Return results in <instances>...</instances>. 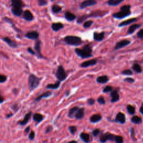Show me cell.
<instances>
[{"mask_svg": "<svg viewBox=\"0 0 143 143\" xmlns=\"http://www.w3.org/2000/svg\"><path fill=\"white\" fill-rule=\"evenodd\" d=\"M11 11L15 16L20 17L23 14V7L24 5L22 0H11Z\"/></svg>", "mask_w": 143, "mask_h": 143, "instance_id": "cell-1", "label": "cell"}, {"mask_svg": "<svg viewBox=\"0 0 143 143\" xmlns=\"http://www.w3.org/2000/svg\"><path fill=\"white\" fill-rule=\"evenodd\" d=\"M75 52L77 55L83 59L90 58L92 56V49L88 45H86L83 47L82 49L76 48Z\"/></svg>", "mask_w": 143, "mask_h": 143, "instance_id": "cell-2", "label": "cell"}, {"mask_svg": "<svg viewBox=\"0 0 143 143\" xmlns=\"http://www.w3.org/2000/svg\"><path fill=\"white\" fill-rule=\"evenodd\" d=\"M40 78L36 76L34 74H30L28 78V84L30 90L31 91L37 88L40 84Z\"/></svg>", "mask_w": 143, "mask_h": 143, "instance_id": "cell-3", "label": "cell"}, {"mask_svg": "<svg viewBox=\"0 0 143 143\" xmlns=\"http://www.w3.org/2000/svg\"><path fill=\"white\" fill-rule=\"evenodd\" d=\"M64 40L68 45L73 46H78L82 43L81 39L76 36H67L64 38Z\"/></svg>", "mask_w": 143, "mask_h": 143, "instance_id": "cell-4", "label": "cell"}, {"mask_svg": "<svg viewBox=\"0 0 143 143\" xmlns=\"http://www.w3.org/2000/svg\"><path fill=\"white\" fill-rule=\"evenodd\" d=\"M107 13H108L107 12H106H106H104V11H95L89 15H83V16L79 17L78 19V20H77V23H81L83 21L86 20L88 17L103 16Z\"/></svg>", "mask_w": 143, "mask_h": 143, "instance_id": "cell-5", "label": "cell"}, {"mask_svg": "<svg viewBox=\"0 0 143 143\" xmlns=\"http://www.w3.org/2000/svg\"><path fill=\"white\" fill-rule=\"evenodd\" d=\"M55 76L59 81L60 82L63 81V80L66 79L67 77V74L62 65H59L58 67V69L56 72Z\"/></svg>", "mask_w": 143, "mask_h": 143, "instance_id": "cell-6", "label": "cell"}, {"mask_svg": "<svg viewBox=\"0 0 143 143\" xmlns=\"http://www.w3.org/2000/svg\"><path fill=\"white\" fill-rule=\"evenodd\" d=\"M115 137V135L109 133L102 134L100 136V141L102 143H105L108 140L114 141Z\"/></svg>", "mask_w": 143, "mask_h": 143, "instance_id": "cell-7", "label": "cell"}, {"mask_svg": "<svg viewBox=\"0 0 143 143\" xmlns=\"http://www.w3.org/2000/svg\"><path fill=\"white\" fill-rule=\"evenodd\" d=\"M131 14L130 11H120L118 13H114L112 14V16L115 19H122L124 18L129 16Z\"/></svg>", "mask_w": 143, "mask_h": 143, "instance_id": "cell-8", "label": "cell"}, {"mask_svg": "<svg viewBox=\"0 0 143 143\" xmlns=\"http://www.w3.org/2000/svg\"><path fill=\"white\" fill-rule=\"evenodd\" d=\"M25 37L31 40H37L39 37V34L37 31H31L27 32Z\"/></svg>", "mask_w": 143, "mask_h": 143, "instance_id": "cell-9", "label": "cell"}, {"mask_svg": "<svg viewBox=\"0 0 143 143\" xmlns=\"http://www.w3.org/2000/svg\"><path fill=\"white\" fill-rule=\"evenodd\" d=\"M97 4L96 0H86L83 1L80 4V8H85L86 7H88L89 6H92Z\"/></svg>", "mask_w": 143, "mask_h": 143, "instance_id": "cell-10", "label": "cell"}, {"mask_svg": "<svg viewBox=\"0 0 143 143\" xmlns=\"http://www.w3.org/2000/svg\"><path fill=\"white\" fill-rule=\"evenodd\" d=\"M115 122L117 123H120L121 124H124L126 122V117H125V115L121 112H118V114L116 115L115 119L114 120Z\"/></svg>", "mask_w": 143, "mask_h": 143, "instance_id": "cell-11", "label": "cell"}, {"mask_svg": "<svg viewBox=\"0 0 143 143\" xmlns=\"http://www.w3.org/2000/svg\"><path fill=\"white\" fill-rule=\"evenodd\" d=\"M23 19L27 21H31L34 19V16L31 11L29 10H26L23 12L22 14Z\"/></svg>", "mask_w": 143, "mask_h": 143, "instance_id": "cell-12", "label": "cell"}, {"mask_svg": "<svg viewBox=\"0 0 143 143\" xmlns=\"http://www.w3.org/2000/svg\"><path fill=\"white\" fill-rule=\"evenodd\" d=\"M130 44V41L128 40H123L120 41H118L117 44H116L115 47V50H118L124 47L125 46H126L128 45H129Z\"/></svg>", "mask_w": 143, "mask_h": 143, "instance_id": "cell-13", "label": "cell"}, {"mask_svg": "<svg viewBox=\"0 0 143 143\" xmlns=\"http://www.w3.org/2000/svg\"><path fill=\"white\" fill-rule=\"evenodd\" d=\"M40 40H37L35 44L34 49L35 50V53L36 55H37L39 58H44L42 54L41 53V47H40Z\"/></svg>", "mask_w": 143, "mask_h": 143, "instance_id": "cell-14", "label": "cell"}, {"mask_svg": "<svg viewBox=\"0 0 143 143\" xmlns=\"http://www.w3.org/2000/svg\"><path fill=\"white\" fill-rule=\"evenodd\" d=\"M97 63V59H92V60H89L83 62L82 63L80 64V67L83 68H87L92 65H94L96 64Z\"/></svg>", "mask_w": 143, "mask_h": 143, "instance_id": "cell-15", "label": "cell"}, {"mask_svg": "<svg viewBox=\"0 0 143 143\" xmlns=\"http://www.w3.org/2000/svg\"><path fill=\"white\" fill-rule=\"evenodd\" d=\"M31 115H32L31 112H29V113H28V114H26L23 120L18 122V124H20V125H21V126H24V125H26L28 123L31 117Z\"/></svg>", "mask_w": 143, "mask_h": 143, "instance_id": "cell-16", "label": "cell"}, {"mask_svg": "<svg viewBox=\"0 0 143 143\" xmlns=\"http://www.w3.org/2000/svg\"><path fill=\"white\" fill-rule=\"evenodd\" d=\"M2 40H4L5 42L9 46L11 47H13V48H16L17 47V43L14 41V40H11L10 38L8 37H5L2 39Z\"/></svg>", "mask_w": 143, "mask_h": 143, "instance_id": "cell-17", "label": "cell"}, {"mask_svg": "<svg viewBox=\"0 0 143 143\" xmlns=\"http://www.w3.org/2000/svg\"><path fill=\"white\" fill-rule=\"evenodd\" d=\"M110 96L111 97V102L115 103L117 102V101L120 99V96L117 91H112L111 92V94H110Z\"/></svg>", "mask_w": 143, "mask_h": 143, "instance_id": "cell-18", "label": "cell"}, {"mask_svg": "<svg viewBox=\"0 0 143 143\" xmlns=\"http://www.w3.org/2000/svg\"><path fill=\"white\" fill-rule=\"evenodd\" d=\"M105 37V33L103 32H94L93 34V39L95 41H102Z\"/></svg>", "mask_w": 143, "mask_h": 143, "instance_id": "cell-19", "label": "cell"}, {"mask_svg": "<svg viewBox=\"0 0 143 143\" xmlns=\"http://www.w3.org/2000/svg\"><path fill=\"white\" fill-rule=\"evenodd\" d=\"M52 94V92L46 91L45 92H44V93L41 94L39 95V96L37 97V98H35V100L36 102H39V101H40L41 100H42L43 98H47L51 96Z\"/></svg>", "mask_w": 143, "mask_h": 143, "instance_id": "cell-20", "label": "cell"}, {"mask_svg": "<svg viewBox=\"0 0 143 143\" xmlns=\"http://www.w3.org/2000/svg\"><path fill=\"white\" fill-rule=\"evenodd\" d=\"M85 116V109L84 108H79L78 110V111H77L76 113L75 116H74V117L76 118L77 119H80L82 118Z\"/></svg>", "mask_w": 143, "mask_h": 143, "instance_id": "cell-21", "label": "cell"}, {"mask_svg": "<svg viewBox=\"0 0 143 143\" xmlns=\"http://www.w3.org/2000/svg\"><path fill=\"white\" fill-rule=\"evenodd\" d=\"M63 28H64L63 24H62V23L61 22L53 23L52 25V28L53 29V30L54 31H58Z\"/></svg>", "mask_w": 143, "mask_h": 143, "instance_id": "cell-22", "label": "cell"}, {"mask_svg": "<svg viewBox=\"0 0 143 143\" xmlns=\"http://www.w3.org/2000/svg\"><path fill=\"white\" fill-rule=\"evenodd\" d=\"M64 16L66 20L69 21H72L76 19V16L75 15L71 13L69 11L65 12V13L64 14Z\"/></svg>", "mask_w": 143, "mask_h": 143, "instance_id": "cell-23", "label": "cell"}, {"mask_svg": "<svg viewBox=\"0 0 143 143\" xmlns=\"http://www.w3.org/2000/svg\"><path fill=\"white\" fill-rule=\"evenodd\" d=\"M80 138L85 143H88L90 141V136L88 134L85 133H82L80 134Z\"/></svg>", "mask_w": 143, "mask_h": 143, "instance_id": "cell-24", "label": "cell"}, {"mask_svg": "<svg viewBox=\"0 0 143 143\" xmlns=\"http://www.w3.org/2000/svg\"><path fill=\"white\" fill-rule=\"evenodd\" d=\"M102 120V116L99 114H95L92 115L90 117V121L92 123H96Z\"/></svg>", "mask_w": 143, "mask_h": 143, "instance_id": "cell-25", "label": "cell"}, {"mask_svg": "<svg viewBox=\"0 0 143 143\" xmlns=\"http://www.w3.org/2000/svg\"><path fill=\"white\" fill-rule=\"evenodd\" d=\"M137 21V19L136 18H133V19H128L127 20H125L124 21L121 22L120 24L118 25L119 27H123L125 26H126L127 25H129L130 23H132L134 22H135Z\"/></svg>", "mask_w": 143, "mask_h": 143, "instance_id": "cell-26", "label": "cell"}, {"mask_svg": "<svg viewBox=\"0 0 143 143\" xmlns=\"http://www.w3.org/2000/svg\"><path fill=\"white\" fill-rule=\"evenodd\" d=\"M96 80L98 83L104 84V83H106L109 81V78L107 76H102L98 77L97 78Z\"/></svg>", "mask_w": 143, "mask_h": 143, "instance_id": "cell-27", "label": "cell"}, {"mask_svg": "<svg viewBox=\"0 0 143 143\" xmlns=\"http://www.w3.org/2000/svg\"><path fill=\"white\" fill-rule=\"evenodd\" d=\"M44 118L43 115L38 114V113H36L33 115V120L37 123H40L43 120Z\"/></svg>", "mask_w": 143, "mask_h": 143, "instance_id": "cell-28", "label": "cell"}, {"mask_svg": "<svg viewBox=\"0 0 143 143\" xmlns=\"http://www.w3.org/2000/svg\"><path fill=\"white\" fill-rule=\"evenodd\" d=\"M78 109H79V107H77V106L72 107V108L70 109L69 110V112H68V117L70 118L74 117V116H75L76 113L77 112V111H78Z\"/></svg>", "mask_w": 143, "mask_h": 143, "instance_id": "cell-29", "label": "cell"}, {"mask_svg": "<svg viewBox=\"0 0 143 143\" xmlns=\"http://www.w3.org/2000/svg\"><path fill=\"white\" fill-rule=\"evenodd\" d=\"M141 26V24H134L132 26H130V28H129V30H128L127 31V34H132L137 29L140 28Z\"/></svg>", "mask_w": 143, "mask_h": 143, "instance_id": "cell-30", "label": "cell"}, {"mask_svg": "<svg viewBox=\"0 0 143 143\" xmlns=\"http://www.w3.org/2000/svg\"><path fill=\"white\" fill-rule=\"evenodd\" d=\"M125 0H109L107 2V4L109 6H116L118 5L124 1Z\"/></svg>", "mask_w": 143, "mask_h": 143, "instance_id": "cell-31", "label": "cell"}, {"mask_svg": "<svg viewBox=\"0 0 143 143\" xmlns=\"http://www.w3.org/2000/svg\"><path fill=\"white\" fill-rule=\"evenodd\" d=\"M61 82L60 81H59L58 80L57 82L56 83H55L54 84H49L47 85L46 86V88H48V89H58L59 86L61 85Z\"/></svg>", "mask_w": 143, "mask_h": 143, "instance_id": "cell-32", "label": "cell"}, {"mask_svg": "<svg viewBox=\"0 0 143 143\" xmlns=\"http://www.w3.org/2000/svg\"><path fill=\"white\" fill-rule=\"evenodd\" d=\"M131 121L135 124H139L141 123V118L138 116H134L131 119Z\"/></svg>", "mask_w": 143, "mask_h": 143, "instance_id": "cell-33", "label": "cell"}, {"mask_svg": "<svg viewBox=\"0 0 143 143\" xmlns=\"http://www.w3.org/2000/svg\"><path fill=\"white\" fill-rule=\"evenodd\" d=\"M52 10L53 13L57 14V13H60V12L62 10V7L59 6H58V5H54L52 6Z\"/></svg>", "mask_w": 143, "mask_h": 143, "instance_id": "cell-34", "label": "cell"}, {"mask_svg": "<svg viewBox=\"0 0 143 143\" xmlns=\"http://www.w3.org/2000/svg\"><path fill=\"white\" fill-rule=\"evenodd\" d=\"M133 69L134 71L136 72L137 73H140L142 72L141 67H140V65L138 64H134L133 66Z\"/></svg>", "mask_w": 143, "mask_h": 143, "instance_id": "cell-35", "label": "cell"}, {"mask_svg": "<svg viewBox=\"0 0 143 143\" xmlns=\"http://www.w3.org/2000/svg\"><path fill=\"white\" fill-rule=\"evenodd\" d=\"M127 110L128 112L131 115H134L135 113V107L132 105H128L127 106Z\"/></svg>", "mask_w": 143, "mask_h": 143, "instance_id": "cell-36", "label": "cell"}, {"mask_svg": "<svg viewBox=\"0 0 143 143\" xmlns=\"http://www.w3.org/2000/svg\"><path fill=\"white\" fill-rule=\"evenodd\" d=\"M114 141L116 142V143H123L124 139L123 138V137H121V136L115 135Z\"/></svg>", "mask_w": 143, "mask_h": 143, "instance_id": "cell-37", "label": "cell"}, {"mask_svg": "<svg viewBox=\"0 0 143 143\" xmlns=\"http://www.w3.org/2000/svg\"><path fill=\"white\" fill-rule=\"evenodd\" d=\"M93 21L92 20H88L86 21L84 23H83V27L85 28H88L90 27L92 24H93Z\"/></svg>", "mask_w": 143, "mask_h": 143, "instance_id": "cell-38", "label": "cell"}, {"mask_svg": "<svg viewBox=\"0 0 143 143\" xmlns=\"http://www.w3.org/2000/svg\"><path fill=\"white\" fill-rule=\"evenodd\" d=\"M113 90L112 87L110 86H107L103 88V93H108L110 92H112Z\"/></svg>", "mask_w": 143, "mask_h": 143, "instance_id": "cell-39", "label": "cell"}, {"mask_svg": "<svg viewBox=\"0 0 143 143\" xmlns=\"http://www.w3.org/2000/svg\"><path fill=\"white\" fill-rule=\"evenodd\" d=\"M77 127L76 126H70L69 127V130L70 133L72 134V135H74V134H75L77 132Z\"/></svg>", "mask_w": 143, "mask_h": 143, "instance_id": "cell-40", "label": "cell"}, {"mask_svg": "<svg viewBox=\"0 0 143 143\" xmlns=\"http://www.w3.org/2000/svg\"><path fill=\"white\" fill-rule=\"evenodd\" d=\"M131 6L129 5H124L120 8V11H130Z\"/></svg>", "mask_w": 143, "mask_h": 143, "instance_id": "cell-41", "label": "cell"}, {"mask_svg": "<svg viewBox=\"0 0 143 143\" xmlns=\"http://www.w3.org/2000/svg\"><path fill=\"white\" fill-rule=\"evenodd\" d=\"M122 74L126 76H131L133 74V72L130 69H126L122 72Z\"/></svg>", "mask_w": 143, "mask_h": 143, "instance_id": "cell-42", "label": "cell"}, {"mask_svg": "<svg viewBox=\"0 0 143 143\" xmlns=\"http://www.w3.org/2000/svg\"><path fill=\"white\" fill-rule=\"evenodd\" d=\"M97 101L98 103L101 104V105H105V104L106 103V101H105V99H104L103 97H102V96H100L98 97L97 99Z\"/></svg>", "mask_w": 143, "mask_h": 143, "instance_id": "cell-43", "label": "cell"}, {"mask_svg": "<svg viewBox=\"0 0 143 143\" xmlns=\"http://www.w3.org/2000/svg\"><path fill=\"white\" fill-rule=\"evenodd\" d=\"M7 80V77L2 74H0V83H4Z\"/></svg>", "mask_w": 143, "mask_h": 143, "instance_id": "cell-44", "label": "cell"}, {"mask_svg": "<svg viewBox=\"0 0 143 143\" xmlns=\"http://www.w3.org/2000/svg\"><path fill=\"white\" fill-rule=\"evenodd\" d=\"M101 133V132L100 129H96L93 130V132H92V135H93L94 136H97L98 135H100Z\"/></svg>", "mask_w": 143, "mask_h": 143, "instance_id": "cell-45", "label": "cell"}, {"mask_svg": "<svg viewBox=\"0 0 143 143\" xmlns=\"http://www.w3.org/2000/svg\"><path fill=\"white\" fill-rule=\"evenodd\" d=\"M38 4L40 6H44L47 5V1L45 0H38Z\"/></svg>", "mask_w": 143, "mask_h": 143, "instance_id": "cell-46", "label": "cell"}, {"mask_svg": "<svg viewBox=\"0 0 143 143\" xmlns=\"http://www.w3.org/2000/svg\"><path fill=\"white\" fill-rule=\"evenodd\" d=\"M124 81L128 82V83H133L134 82V81H135V80H134L132 78H129V77H127V78H126L125 79H124Z\"/></svg>", "mask_w": 143, "mask_h": 143, "instance_id": "cell-47", "label": "cell"}, {"mask_svg": "<svg viewBox=\"0 0 143 143\" xmlns=\"http://www.w3.org/2000/svg\"><path fill=\"white\" fill-rule=\"evenodd\" d=\"M87 103L88 105H93L95 103V100L93 99V98H89V99L87 100Z\"/></svg>", "mask_w": 143, "mask_h": 143, "instance_id": "cell-48", "label": "cell"}, {"mask_svg": "<svg viewBox=\"0 0 143 143\" xmlns=\"http://www.w3.org/2000/svg\"><path fill=\"white\" fill-rule=\"evenodd\" d=\"M35 136V134L34 132H33V131H31V132L30 133L29 135V138L32 140H33L34 139Z\"/></svg>", "mask_w": 143, "mask_h": 143, "instance_id": "cell-49", "label": "cell"}, {"mask_svg": "<svg viewBox=\"0 0 143 143\" xmlns=\"http://www.w3.org/2000/svg\"><path fill=\"white\" fill-rule=\"evenodd\" d=\"M137 36H138V37L139 38L143 39V29L140 30L138 32V34H137Z\"/></svg>", "mask_w": 143, "mask_h": 143, "instance_id": "cell-50", "label": "cell"}, {"mask_svg": "<svg viewBox=\"0 0 143 143\" xmlns=\"http://www.w3.org/2000/svg\"><path fill=\"white\" fill-rule=\"evenodd\" d=\"M27 50H28V53H29L30 54H32V55H36L35 52L33 50H32V49L31 48V47H29L27 49Z\"/></svg>", "mask_w": 143, "mask_h": 143, "instance_id": "cell-51", "label": "cell"}, {"mask_svg": "<svg viewBox=\"0 0 143 143\" xmlns=\"http://www.w3.org/2000/svg\"><path fill=\"white\" fill-rule=\"evenodd\" d=\"M130 132H131V136H132V138H133L134 139V129H133V128H132V129H130Z\"/></svg>", "mask_w": 143, "mask_h": 143, "instance_id": "cell-52", "label": "cell"}, {"mask_svg": "<svg viewBox=\"0 0 143 143\" xmlns=\"http://www.w3.org/2000/svg\"><path fill=\"white\" fill-rule=\"evenodd\" d=\"M30 126H28L27 127L26 129H25V131H24V133H27L28 134L29 132V131H30Z\"/></svg>", "mask_w": 143, "mask_h": 143, "instance_id": "cell-53", "label": "cell"}, {"mask_svg": "<svg viewBox=\"0 0 143 143\" xmlns=\"http://www.w3.org/2000/svg\"><path fill=\"white\" fill-rule=\"evenodd\" d=\"M5 99L2 96V95L0 94V103H2L4 102Z\"/></svg>", "mask_w": 143, "mask_h": 143, "instance_id": "cell-54", "label": "cell"}, {"mask_svg": "<svg viewBox=\"0 0 143 143\" xmlns=\"http://www.w3.org/2000/svg\"><path fill=\"white\" fill-rule=\"evenodd\" d=\"M139 111H140V112L141 114L143 115V103H142V105H141V106L140 107V108Z\"/></svg>", "mask_w": 143, "mask_h": 143, "instance_id": "cell-55", "label": "cell"}, {"mask_svg": "<svg viewBox=\"0 0 143 143\" xmlns=\"http://www.w3.org/2000/svg\"><path fill=\"white\" fill-rule=\"evenodd\" d=\"M50 129H52V127H50V126H49V127H47V128L46 129V133H48L49 132H50Z\"/></svg>", "mask_w": 143, "mask_h": 143, "instance_id": "cell-56", "label": "cell"}, {"mask_svg": "<svg viewBox=\"0 0 143 143\" xmlns=\"http://www.w3.org/2000/svg\"><path fill=\"white\" fill-rule=\"evenodd\" d=\"M68 143H78V142H77V141H76L75 140H72V141H70L69 142H68Z\"/></svg>", "mask_w": 143, "mask_h": 143, "instance_id": "cell-57", "label": "cell"}]
</instances>
